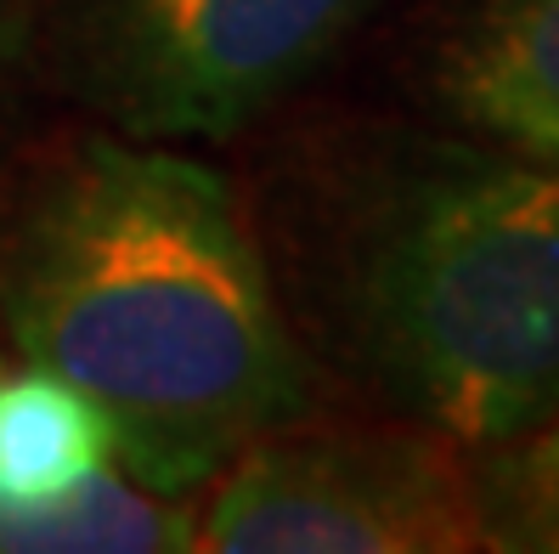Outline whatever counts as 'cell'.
Returning <instances> with one entry per match:
<instances>
[{
    "label": "cell",
    "mask_w": 559,
    "mask_h": 554,
    "mask_svg": "<svg viewBox=\"0 0 559 554\" xmlns=\"http://www.w3.org/2000/svg\"><path fill=\"white\" fill-rule=\"evenodd\" d=\"M0 322L164 498L210 486L311 408L238 192L176 142L96 137L28 187L0 233Z\"/></svg>",
    "instance_id": "6da1fadb"
},
{
    "label": "cell",
    "mask_w": 559,
    "mask_h": 554,
    "mask_svg": "<svg viewBox=\"0 0 559 554\" xmlns=\"http://www.w3.org/2000/svg\"><path fill=\"white\" fill-rule=\"evenodd\" d=\"M379 0H85V69L136 142H221L300 91Z\"/></svg>",
    "instance_id": "277c9868"
},
{
    "label": "cell",
    "mask_w": 559,
    "mask_h": 554,
    "mask_svg": "<svg viewBox=\"0 0 559 554\" xmlns=\"http://www.w3.org/2000/svg\"><path fill=\"white\" fill-rule=\"evenodd\" d=\"M430 85L486 148L559 170V0H469Z\"/></svg>",
    "instance_id": "5b68a950"
},
{
    "label": "cell",
    "mask_w": 559,
    "mask_h": 554,
    "mask_svg": "<svg viewBox=\"0 0 559 554\" xmlns=\"http://www.w3.org/2000/svg\"><path fill=\"white\" fill-rule=\"evenodd\" d=\"M192 549L452 554L480 549L475 481L436 431H272L215 475Z\"/></svg>",
    "instance_id": "3957f363"
},
{
    "label": "cell",
    "mask_w": 559,
    "mask_h": 554,
    "mask_svg": "<svg viewBox=\"0 0 559 554\" xmlns=\"http://www.w3.org/2000/svg\"><path fill=\"white\" fill-rule=\"evenodd\" d=\"M199 520L119 464L46 504L0 515V554H164L192 549Z\"/></svg>",
    "instance_id": "52a82bcc"
},
{
    "label": "cell",
    "mask_w": 559,
    "mask_h": 554,
    "mask_svg": "<svg viewBox=\"0 0 559 554\" xmlns=\"http://www.w3.org/2000/svg\"><path fill=\"white\" fill-rule=\"evenodd\" d=\"M480 549L559 554V408L498 447L469 470Z\"/></svg>",
    "instance_id": "ba28073f"
},
{
    "label": "cell",
    "mask_w": 559,
    "mask_h": 554,
    "mask_svg": "<svg viewBox=\"0 0 559 554\" xmlns=\"http://www.w3.org/2000/svg\"><path fill=\"white\" fill-rule=\"evenodd\" d=\"M356 356L413 425L498 447L559 408V170L441 153L373 204L345 260Z\"/></svg>",
    "instance_id": "7a4b0ae2"
},
{
    "label": "cell",
    "mask_w": 559,
    "mask_h": 554,
    "mask_svg": "<svg viewBox=\"0 0 559 554\" xmlns=\"http://www.w3.org/2000/svg\"><path fill=\"white\" fill-rule=\"evenodd\" d=\"M114 464L108 419L80 390L28 363L0 374V515L46 504Z\"/></svg>",
    "instance_id": "8992f818"
}]
</instances>
